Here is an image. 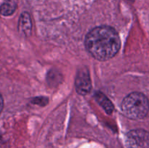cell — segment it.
I'll return each mask as SVG.
<instances>
[{
	"label": "cell",
	"mask_w": 149,
	"mask_h": 148,
	"mask_svg": "<svg viewBox=\"0 0 149 148\" xmlns=\"http://www.w3.org/2000/svg\"><path fill=\"white\" fill-rule=\"evenodd\" d=\"M75 87L77 92L81 95H86L92 89V83L90 73L87 68L79 70L75 79Z\"/></svg>",
	"instance_id": "cell-4"
},
{
	"label": "cell",
	"mask_w": 149,
	"mask_h": 148,
	"mask_svg": "<svg viewBox=\"0 0 149 148\" xmlns=\"http://www.w3.org/2000/svg\"><path fill=\"white\" fill-rule=\"evenodd\" d=\"M95 99L98 102V104L104 109L107 114H111L113 110V105L106 95L100 91H97L95 94Z\"/></svg>",
	"instance_id": "cell-6"
},
{
	"label": "cell",
	"mask_w": 149,
	"mask_h": 148,
	"mask_svg": "<svg viewBox=\"0 0 149 148\" xmlns=\"http://www.w3.org/2000/svg\"><path fill=\"white\" fill-rule=\"evenodd\" d=\"M3 107H4V100H3L2 96L0 94V113L2 111Z\"/></svg>",
	"instance_id": "cell-8"
},
{
	"label": "cell",
	"mask_w": 149,
	"mask_h": 148,
	"mask_svg": "<svg viewBox=\"0 0 149 148\" xmlns=\"http://www.w3.org/2000/svg\"><path fill=\"white\" fill-rule=\"evenodd\" d=\"M32 28L31 20L29 14L26 12L20 15L18 23V30L23 36H28L31 34Z\"/></svg>",
	"instance_id": "cell-5"
},
{
	"label": "cell",
	"mask_w": 149,
	"mask_h": 148,
	"mask_svg": "<svg viewBox=\"0 0 149 148\" xmlns=\"http://www.w3.org/2000/svg\"><path fill=\"white\" fill-rule=\"evenodd\" d=\"M17 8V4L13 0H7L0 6V14L4 16L13 15Z\"/></svg>",
	"instance_id": "cell-7"
},
{
	"label": "cell",
	"mask_w": 149,
	"mask_h": 148,
	"mask_svg": "<svg viewBox=\"0 0 149 148\" xmlns=\"http://www.w3.org/2000/svg\"><path fill=\"white\" fill-rule=\"evenodd\" d=\"M87 52L100 61L113 57L121 47V41L117 31L109 26H100L88 32L85 38Z\"/></svg>",
	"instance_id": "cell-1"
},
{
	"label": "cell",
	"mask_w": 149,
	"mask_h": 148,
	"mask_svg": "<svg viewBox=\"0 0 149 148\" xmlns=\"http://www.w3.org/2000/svg\"><path fill=\"white\" fill-rule=\"evenodd\" d=\"M122 112L128 118L143 119L149 111L148 98L141 92H132L123 100L121 105Z\"/></svg>",
	"instance_id": "cell-2"
},
{
	"label": "cell",
	"mask_w": 149,
	"mask_h": 148,
	"mask_svg": "<svg viewBox=\"0 0 149 148\" xmlns=\"http://www.w3.org/2000/svg\"><path fill=\"white\" fill-rule=\"evenodd\" d=\"M128 1H134V0H128Z\"/></svg>",
	"instance_id": "cell-9"
},
{
	"label": "cell",
	"mask_w": 149,
	"mask_h": 148,
	"mask_svg": "<svg viewBox=\"0 0 149 148\" xmlns=\"http://www.w3.org/2000/svg\"><path fill=\"white\" fill-rule=\"evenodd\" d=\"M127 148H149V132L144 129H134L127 133L125 139Z\"/></svg>",
	"instance_id": "cell-3"
}]
</instances>
